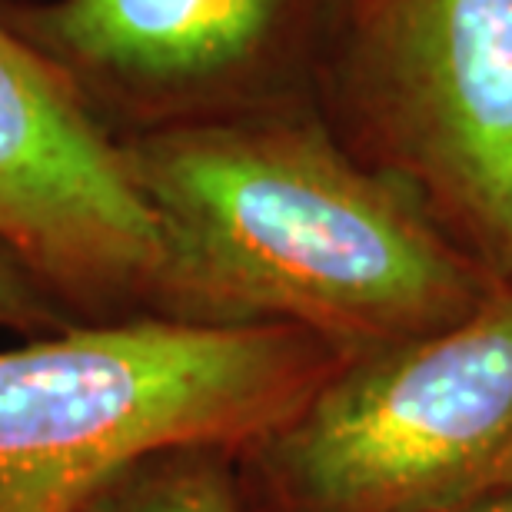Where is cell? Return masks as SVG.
Here are the masks:
<instances>
[{
  "label": "cell",
  "instance_id": "6da1fadb",
  "mask_svg": "<svg viewBox=\"0 0 512 512\" xmlns=\"http://www.w3.org/2000/svg\"><path fill=\"white\" fill-rule=\"evenodd\" d=\"M120 150L163 240V320L296 326L350 360L443 330L499 286L316 110Z\"/></svg>",
  "mask_w": 512,
  "mask_h": 512
},
{
  "label": "cell",
  "instance_id": "7a4b0ae2",
  "mask_svg": "<svg viewBox=\"0 0 512 512\" xmlns=\"http://www.w3.org/2000/svg\"><path fill=\"white\" fill-rule=\"evenodd\" d=\"M343 363L296 326L77 323L0 350V512H87L163 449L237 453Z\"/></svg>",
  "mask_w": 512,
  "mask_h": 512
},
{
  "label": "cell",
  "instance_id": "3957f363",
  "mask_svg": "<svg viewBox=\"0 0 512 512\" xmlns=\"http://www.w3.org/2000/svg\"><path fill=\"white\" fill-rule=\"evenodd\" d=\"M243 512H469L512 496V283L343 360L233 453Z\"/></svg>",
  "mask_w": 512,
  "mask_h": 512
},
{
  "label": "cell",
  "instance_id": "277c9868",
  "mask_svg": "<svg viewBox=\"0 0 512 512\" xmlns=\"http://www.w3.org/2000/svg\"><path fill=\"white\" fill-rule=\"evenodd\" d=\"M316 114L512 283V0H340Z\"/></svg>",
  "mask_w": 512,
  "mask_h": 512
},
{
  "label": "cell",
  "instance_id": "5b68a950",
  "mask_svg": "<svg viewBox=\"0 0 512 512\" xmlns=\"http://www.w3.org/2000/svg\"><path fill=\"white\" fill-rule=\"evenodd\" d=\"M340 0H0L117 143L316 110Z\"/></svg>",
  "mask_w": 512,
  "mask_h": 512
},
{
  "label": "cell",
  "instance_id": "8992f818",
  "mask_svg": "<svg viewBox=\"0 0 512 512\" xmlns=\"http://www.w3.org/2000/svg\"><path fill=\"white\" fill-rule=\"evenodd\" d=\"M0 240L77 323L153 316L163 240L120 143L0 20Z\"/></svg>",
  "mask_w": 512,
  "mask_h": 512
},
{
  "label": "cell",
  "instance_id": "52a82bcc",
  "mask_svg": "<svg viewBox=\"0 0 512 512\" xmlns=\"http://www.w3.org/2000/svg\"><path fill=\"white\" fill-rule=\"evenodd\" d=\"M87 512H243L233 453L187 446L143 456L110 479Z\"/></svg>",
  "mask_w": 512,
  "mask_h": 512
},
{
  "label": "cell",
  "instance_id": "ba28073f",
  "mask_svg": "<svg viewBox=\"0 0 512 512\" xmlns=\"http://www.w3.org/2000/svg\"><path fill=\"white\" fill-rule=\"evenodd\" d=\"M77 326L74 313L40 280V273L10 243L0 240V330L27 340Z\"/></svg>",
  "mask_w": 512,
  "mask_h": 512
},
{
  "label": "cell",
  "instance_id": "9c48e42d",
  "mask_svg": "<svg viewBox=\"0 0 512 512\" xmlns=\"http://www.w3.org/2000/svg\"><path fill=\"white\" fill-rule=\"evenodd\" d=\"M469 512H512V496L496 499V503H486V506H479V509H469Z\"/></svg>",
  "mask_w": 512,
  "mask_h": 512
}]
</instances>
